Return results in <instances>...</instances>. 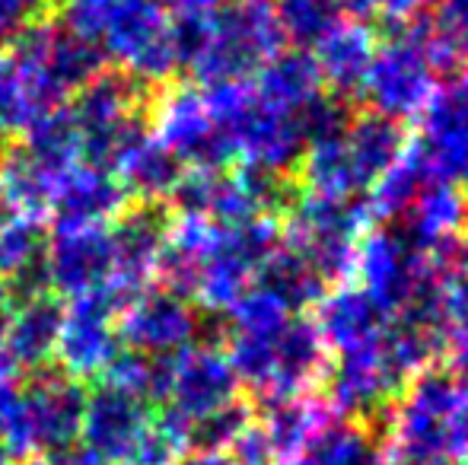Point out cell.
Returning a JSON list of instances; mask_svg holds the SVG:
<instances>
[{"label":"cell","instance_id":"1","mask_svg":"<svg viewBox=\"0 0 468 465\" xmlns=\"http://www.w3.org/2000/svg\"><path fill=\"white\" fill-rule=\"evenodd\" d=\"M61 6L64 26L99 58L122 64L131 80H163L179 68L173 16L163 0H61Z\"/></svg>","mask_w":468,"mask_h":465},{"label":"cell","instance_id":"2","mask_svg":"<svg viewBox=\"0 0 468 465\" xmlns=\"http://www.w3.org/2000/svg\"><path fill=\"white\" fill-rule=\"evenodd\" d=\"M463 386L450 373L431 370L418 376L395 415V462L399 465H452L459 460L456 411Z\"/></svg>","mask_w":468,"mask_h":465},{"label":"cell","instance_id":"3","mask_svg":"<svg viewBox=\"0 0 468 465\" xmlns=\"http://www.w3.org/2000/svg\"><path fill=\"white\" fill-rule=\"evenodd\" d=\"M433 64L424 38L405 32L401 38L379 48L370 61L360 93L382 118H411L433 100Z\"/></svg>","mask_w":468,"mask_h":465},{"label":"cell","instance_id":"4","mask_svg":"<svg viewBox=\"0 0 468 465\" xmlns=\"http://www.w3.org/2000/svg\"><path fill=\"white\" fill-rule=\"evenodd\" d=\"M367 217V207L347 205L345 198H322L313 201L293 214V242L290 248L300 252L315 268L322 280L345 278L357 261V233Z\"/></svg>","mask_w":468,"mask_h":465},{"label":"cell","instance_id":"5","mask_svg":"<svg viewBox=\"0 0 468 465\" xmlns=\"http://www.w3.org/2000/svg\"><path fill=\"white\" fill-rule=\"evenodd\" d=\"M118 312L122 303L109 293L77 297L64 310L55 344V357L61 360L64 376L80 383L109 370V364L118 357Z\"/></svg>","mask_w":468,"mask_h":465},{"label":"cell","instance_id":"6","mask_svg":"<svg viewBox=\"0 0 468 465\" xmlns=\"http://www.w3.org/2000/svg\"><path fill=\"white\" fill-rule=\"evenodd\" d=\"M118 342H124L144 357H176L195 338V312L191 303L176 291H147L124 303L118 312Z\"/></svg>","mask_w":468,"mask_h":465},{"label":"cell","instance_id":"7","mask_svg":"<svg viewBox=\"0 0 468 465\" xmlns=\"http://www.w3.org/2000/svg\"><path fill=\"white\" fill-rule=\"evenodd\" d=\"M411 153L431 179L468 185V80L433 93L424 109V131Z\"/></svg>","mask_w":468,"mask_h":465},{"label":"cell","instance_id":"8","mask_svg":"<svg viewBox=\"0 0 468 465\" xmlns=\"http://www.w3.org/2000/svg\"><path fill=\"white\" fill-rule=\"evenodd\" d=\"M115 280V242L109 224L61 227L48 239V287L74 297L109 291Z\"/></svg>","mask_w":468,"mask_h":465},{"label":"cell","instance_id":"9","mask_svg":"<svg viewBox=\"0 0 468 465\" xmlns=\"http://www.w3.org/2000/svg\"><path fill=\"white\" fill-rule=\"evenodd\" d=\"M395 386L399 379L388 370L379 338V342L341 351V364L332 373V402L341 415L360 417L379 408Z\"/></svg>","mask_w":468,"mask_h":465},{"label":"cell","instance_id":"10","mask_svg":"<svg viewBox=\"0 0 468 465\" xmlns=\"http://www.w3.org/2000/svg\"><path fill=\"white\" fill-rule=\"evenodd\" d=\"M0 280L10 297H36L48 287V239L36 217L0 220Z\"/></svg>","mask_w":468,"mask_h":465},{"label":"cell","instance_id":"11","mask_svg":"<svg viewBox=\"0 0 468 465\" xmlns=\"http://www.w3.org/2000/svg\"><path fill=\"white\" fill-rule=\"evenodd\" d=\"M64 306L48 293L19 300V306H10L0 335H4L6 351L13 354L16 366H42L55 357L58 332H61Z\"/></svg>","mask_w":468,"mask_h":465},{"label":"cell","instance_id":"12","mask_svg":"<svg viewBox=\"0 0 468 465\" xmlns=\"http://www.w3.org/2000/svg\"><path fill=\"white\" fill-rule=\"evenodd\" d=\"M315 51H319V58H315L319 77L322 83L332 87L335 96L360 93L364 77L376 55V42L370 29L341 23L332 36H325L315 45Z\"/></svg>","mask_w":468,"mask_h":465},{"label":"cell","instance_id":"13","mask_svg":"<svg viewBox=\"0 0 468 465\" xmlns=\"http://www.w3.org/2000/svg\"><path fill=\"white\" fill-rule=\"evenodd\" d=\"M382 312L373 306V300L364 291H338L332 297L319 300V329L322 342L335 344L341 351L360 348V344L379 342Z\"/></svg>","mask_w":468,"mask_h":465},{"label":"cell","instance_id":"14","mask_svg":"<svg viewBox=\"0 0 468 465\" xmlns=\"http://www.w3.org/2000/svg\"><path fill=\"white\" fill-rule=\"evenodd\" d=\"M118 179V185L124 188V195L134 192L147 201L166 198L176 192L182 173V163L173 156V150H166L154 134H144L128 153L122 156V163L112 173Z\"/></svg>","mask_w":468,"mask_h":465},{"label":"cell","instance_id":"15","mask_svg":"<svg viewBox=\"0 0 468 465\" xmlns=\"http://www.w3.org/2000/svg\"><path fill=\"white\" fill-rule=\"evenodd\" d=\"M319 83L322 77L319 68H315V58L306 55V51H293V55H274L261 68V80L255 93L268 106L296 115L309 100L319 96Z\"/></svg>","mask_w":468,"mask_h":465},{"label":"cell","instance_id":"16","mask_svg":"<svg viewBox=\"0 0 468 465\" xmlns=\"http://www.w3.org/2000/svg\"><path fill=\"white\" fill-rule=\"evenodd\" d=\"M345 143H347V153H351L354 169L360 175V185H370L373 179H379L382 173H388L401 160L399 122L382 118L376 112L347 124Z\"/></svg>","mask_w":468,"mask_h":465},{"label":"cell","instance_id":"17","mask_svg":"<svg viewBox=\"0 0 468 465\" xmlns=\"http://www.w3.org/2000/svg\"><path fill=\"white\" fill-rule=\"evenodd\" d=\"M322 424H325V415H319L315 402L283 398V402L265 405V424H259V428L271 447L274 462H293L303 449H309Z\"/></svg>","mask_w":468,"mask_h":465},{"label":"cell","instance_id":"18","mask_svg":"<svg viewBox=\"0 0 468 465\" xmlns=\"http://www.w3.org/2000/svg\"><path fill=\"white\" fill-rule=\"evenodd\" d=\"M325 280L315 268L293 248H274L259 268V291L271 293L287 310H300L306 303H319Z\"/></svg>","mask_w":468,"mask_h":465},{"label":"cell","instance_id":"19","mask_svg":"<svg viewBox=\"0 0 468 465\" xmlns=\"http://www.w3.org/2000/svg\"><path fill=\"white\" fill-rule=\"evenodd\" d=\"M274 19L283 38H293L300 48H315L345 23L338 0H274Z\"/></svg>","mask_w":468,"mask_h":465},{"label":"cell","instance_id":"20","mask_svg":"<svg viewBox=\"0 0 468 465\" xmlns=\"http://www.w3.org/2000/svg\"><path fill=\"white\" fill-rule=\"evenodd\" d=\"M306 179L322 198H347L357 192L360 175L351 163V153H347L345 134L313 143L306 156Z\"/></svg>","mask_w":468,"mask_h":465},{"label":"cell","instance_id":"21","mask_svg":"<svg viewBox=\"0 0 468 465\" xmlns=\"http://www.w3.org/2000/svg\"><path fill=\"white\" fill-rule=\"evenodd\" d=\"M313 465H386L382 453L370 443V437L345 424L322 428L309 443Z\"/></svg>","mask_w":468,"mask_h":465},{"label":"cell","instance_id":"22","mask_svg":"<svg viewBox=\"0 0 468 465\" xmlns=\"http://www.w3.org/2000/svg\"><path fill=\"white\" fill-rule=\"evenodd\" d=\"M42 4L45 0H0V38L13 42L26 29H32L42 13Z\"/></svg>","mask_w":468,"mask_h":465},{"label":"cell","instance_id":"23","mask_svg":"<svg viewBox=\"0 0 468 465\" xmlns=\"http://www.w3.org/2000/svg\"><path fill=\"white\" fill-rule=\"evenodd\" d=\"M341 10L354 13V16H379L386 19H408L420 6V0H338Z\"/></svg>","mask_w":468,"mask_h":465},{"label":"cell","instance_id":"24","mask_svg":"<svg viewBox=\"0 0 468 465\" xmlns=\"http://www.w3.org/2000/svg\"><path fill=\"white\" fill-rule=\"evenodd\" d=\"M452 366L468 376V332H452Z\"/></svg>","mask_w":468,"mask_h":465},{"label":"cell","instance_id":"25","mask_svg":"<svg viewBox=\"0 0 468 465\" xmlns=\"http://www.w3.org/2000/svg\"><path fill=\"white\" fill-rule=\"evenodd\" d=\"M163 4H173L179 13H207V10H217L220 0H163Z\"/></svg>","mask_w":468,"mask_h":465},{"label":"cell","instance_id":"26","mask_svg":"<svg viewBox=\"0 0 468 465\" xmlns=\"http://www.w3.org/2000/svg\"><path fill=\"white\" fill-rule=\"evenodd\" d=\"M13 370H16V360H13V354L6 351L4 335H0V386H6V383H10Z\"/></svg>","mask_w":468,"mask_h":465},{"label":"cell","instance_id":"27","mask_svg":"<svg viewBox=\"0 0 468 465\" xmlns=\"http://www.w3.org/2000/svg\"><path fill=\"white\" fill-rule=\"evenodd\" d=\"M182 465H236L229 456H220V453H197L195 460H188V462H182Z\"/></svg>","mask_w":468,"mask_h":465},{"label":"cell","instance_id":"28","mask_svg":"<svg viewBox=\"0 0 468 465\" xmlns=\"http://www.w3.org/2000/svg\"><path fill=\"white\" fill-rule=\"evenodd\" d=\"M10 306H13V297H10V291L4 287V280H0V325H4L6 312H10Z\"/></svg>","mask_w":468,"mask_h":465},{"label":"cell","instance_id":"29","mask_svg":"<svg viewBox=\"0 0 468 465\" xmlns=\"http://www.w3.org/2000/svg\"><path fill=\"white\" fill-rule=\"evenodd\" d=\"M6 462H10V460H6V456H4V453H0V465H6Z\"/></svg>","mask_w":468,"mask_h":465},{"label":"cell","instance_id":"30","mask_svg":"<svg viewBox=\"0 0 468 465\" xmlns=\"http://www.w3.org/2000/svg\"><path fill=\"white\" fill-rule=\"evenodd\" d=\"M0 207H4V201H0Z\"/></svg>","mask_w":468,"mask_h":465}]
</instances>
